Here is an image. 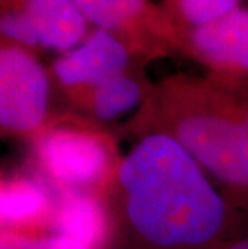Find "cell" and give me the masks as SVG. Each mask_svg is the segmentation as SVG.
<instances>
[{
  "label": "cell",
  "instance_id": "6da1fadb",
  "mask_svg": "<svg viewBox=\"0 0 248 249\" xmlns=\"http://www.w3.org/2000/svg\"><path fill=\"white\" fill-rule=\"evenodd\" d=\"M134 229L161 248L198 246L218 235L226 206L197 160L168 134L145 137L121 164Z\"/></svg>",
  "mask_w": 248,
  "mask_h": 249
},
{
  "label": "cell",
  "instance_id": "7a4b0ae2",
  "mask_svg": "<svg viewBox=\"0 0 248 249\" xmlns=\"http://www.w3.org/2000/svg\"><path fill=\"white\" fill-rule=\"evenodd\" d=\"M89 23L121 39L133 55H160L182 49L184 31L165 8L152 0H73Z\"/></svg>",
  "mask_w": 248,
  "mask_h": 249
},
{
  "label": "cell",
  "instance_id": "3957f363",
  "mask_svg": "<svg viewBox=\"0 0 248 249\" xmlns=\"http://www.w3.org/2000/svg\"><path fill=\"white\" fill-rule=\"evenodd\" d=\"M2 40L0 124L10 132L36 130L49 113V76L28 47Z\"/></svg>",
  "mask_w": 248,
  "mask_h": 249
},
{
  "label": "cell",
  "instance_id": "277c9868",
  "mask_svg": "<svg viewBox=\"0 0 248 249\" xmlns=\"http://www.w3.org/2000/svg\"><path fill=\"white\" fill-rule=\"evenodd\" d=\"M133 52L105 29H95L71 52L54 63V76L71 92H82L128 72Z\"/></svg>",
  "mask_w": 248,
  "mask_h": 249
},
{
  "label": "cell",
  "instance_id": "5b68a950",
  "mask_svg": "<svg viewBox=\"0 0 248 249\" xmlns=\"http://www.w3.org/2000/svg\"><path fill=\"white\" fill-rule=\"evenodd\" d=\"M39 153L47 172L70 187L97 182L108 166V153L102 140L79 129L50 130L42 137Z\"/></svg>",
  "mask_w": 248,
  "mask_h": 249
},
{
  "label": "cell",
  "instance_id": "8992f818",
  "mask_svg": "<svg viewBox=\"0 0 248 249\" xmlns=\"http://www.w3.org/2000/svg\"><path fill=\"white\" fill-rule=\"evenodd\" d=\"M182 50L216 71L248 74V10L239 7L211 23L184 29Z\"/></svg>",
  "mask_w": 248,
  "mask_h": 249
},
{
  "label": "cell",
  "instance_id": "52a82bcc",
  "mask_svg": "<svg viewBox=\"0 0 248 249\" xmlns=\"http://www.w3.org/2000/svg\"><path fill=\"white\" fill-rule=\"evenodd\" d=\"M39 47L71 52L87 39L89 19L73 0H26Z\"/></svg>",
  "mask_w": 248,
  "mask_h": 249
},
{
  "label": "cell",
  "instance_id": "ba28073f",
  "mask_svg": "<svg viewBox=\"0 0 248 249\" xmlns=\"http://www.w3.org/2000/svg\"><path fill=\"white\" fill-rule=\"evenodd\" d=\"M58 235L89 249L98 248L107 238V219L100 204L91 196L68 193L55 213Z\"/></svg>",
  "mask_w": 248,
  "mask_h": 249
},
{
  "label": "cell",
  "instance_id": "9c48e42d",
  "mask_svg": "<svg viewBox=\"0 0 248 249\" xmlns=\"http://www.w3.org/2000/svg\"><path fill=\"white\" fill-rule=\"evenodd\" d=\"M49 211V196L39 183L17 178L2 185L0 217L3 225L31 224L42 219Z\"/></svg>",
  "mask_w": 248,
  "mask_h": 249
},
{
  "label": "cell",
  "instance_id": "30bf717a",
  "mask_svg": "<svg viewBox=\"0 0 248 249\" xmlns=\"http://www.w3.org/2000/svg\"><path fill=\"white\" fill-rule=\"evenodd\" d=\"M92 108V113L102 121H113L118 116L134 109L142 100V86L133 74L124 72L97 87L82 90Z\"/></svg>",
  "mask_w": 248,
  "mask_h": 249
},
{
  "label": "cell",
  "instance_id": "8fae6325",
  "mask_svg": "<svg viewBox=\"0 0 248 249\" xmlns=\"http://www.w3.org/2000/svg\"><path fill=\"white\" fill-rule=\"evenodd\" d=\"M240 0H165V8L182 31L197 28L239 8Z\"/></svg>",
  "mask_w": 248,
  "mask_h": 249
},
{
  "label": "cell",
  "instance_id": "7c38bea8",
  "mask_svg": "<svg viewBox=\"0 0 248 249\" xmlns=\"http://www.w3.org/2000/svg\"><path fill=\"white\" fill-rule=\"evenodd\" d=\"M0 249H89L60 235L47 238H29L7 233L2 236Z\"/></svg>",
  "mask_w": 248,
  "mask_h": 249
},
{
  "label": "cell",
  "instance_id": "4fadbf2b",
  "mask_svg": "<svg viewBox=\"0 0 248 249\" xmlns=\"http://www.w3.org/2000/svg\"><path fill=\"white\" fill-rule=\"evenodd\" d=\"M240 158L242 166H244L245 174L248 176V108L240 123Z\"/></svg>",
  "mask_w": 248,
  "mask_h": 249
},
{
  "label": "cell",
  "instance_id": "5bb4252c",
  "mask_svg": "<svg viewBox=\"0 0 248 249\" xmlns=\"http://www.w3.org/2000/svg\"><path fill=\"white\" fill-rule=\"evenodd\" d=\"M229 249H248V238L247 240H242L239 243H235V245H232Z\"/></svg>",
  "mask_w": 248,
  "mask_h": 249
}]
</instances>
